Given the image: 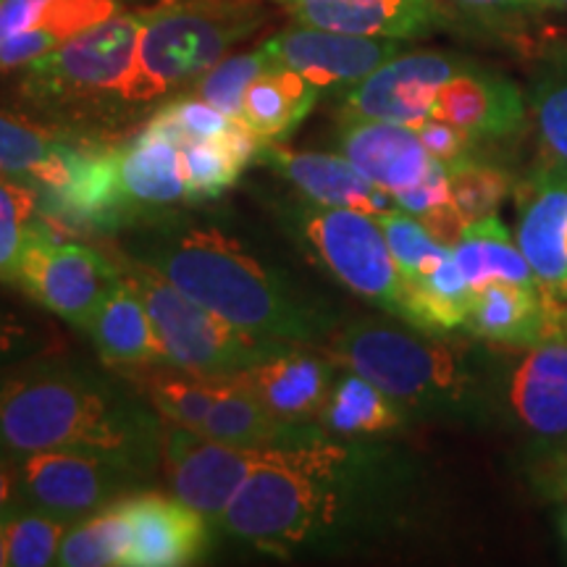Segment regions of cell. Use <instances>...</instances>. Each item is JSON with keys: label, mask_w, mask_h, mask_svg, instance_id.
I'll return each instance as SVG.
<instances>
[{"label": "cell", "mask_w": 567, "mask_h": 567, "mask_svg": "<svg viewBox=\"0 0 567 567\" xmlns=\"http://www.w3.org/2000/svg\"><path fill=\"white\" fill-rule=\"evenodd\" d=\"M373 452L337 442L318 423L295 444L266 446L221 526L274 555L329 549L375 515L389 471Z\"/></svg>", "instance_id": "6da1fadb"}, {"label": "cell", "mask_w": 567, "mask_h": 567, "mask_svg": "<svg viewBox=\"0 0 567 567\" xmlns=\"http://www.w3.org/2000/svg\"><path fill=\"white\" fill-rule=\"evenodd\" d=\"M130 226L113 252L153 268L189 300L239 329L302 347L326 344L334 334V318L323 302L221 226L184 216H155Z\"/></svg>", "instance_id": "7a4b0ae2"}, {"label": "cell", "mask_w": 567, "mask_h": 567, "mask_svg": "<svg viewBox=\"0 0 567 567\" xmlns=\"http://www.w3.org/2000/svg\"><path fill=\"white\" fill-rule=\"evenodd\" d=\"M161 442L163 417L132 381L38 358L0 371V450L11 457L80 450L151 476Z\"/></svg>", "instance_id": "3957f363"}, {"label": "cell", "mask_w": 567, "mask_h": 567, "mask_svg": "<svg viewBox=\"0 0 567 567\" xmlns=\"http://www.w3.org/2000/svg\"><path fill=\"white\" fill-rule=\"evenodd\" d=\"M326 352L339 368L384 389L405 415L484 423L494 410V363H484L467 344L415 326L350 323L331 334Z\"/></svg>", "instance_id": "277c9868"}, {"label": "cell", "mask_w": 567, "mask_h": 567, "mask_svg": "<svg viewBox=\"0 0 567 567\" xmlns=\"http://www.w3.org/2000/svg\"><path fill=\"white\" fill-rule=\"evenodd\" d=\"M268 21L264 0H161L140 34L124 113L140 116L193 87L237 42Z\"/></svg>", "instance_id": "5b68a950"}, {"label": "cell", "mask_w": 567, "mask_h": 567, "mask_svg": "<svg viewBox=\"0 0 567 567\" xmlns=\"http://www.w3.org/2000/svg\"><path fill=\"white\" fill-rule=\"evenodd\" d=\"M151 11L153 6L116 13L27 63L19 80L21 101L69 132L84 122H118L126 116L124 84Z\"/></svg>", "instance_id": "8992f818"}, {"label": "cell", "mask_w": 567, "mask_h": 567, "mask_svg": "<svg viewBox=\"0 0 567 567\" xmlns=\"http://www.w3.org/2000/svg\"><path fill=\"white\" fill-rule=\"evenodd\" d=\"M111 258L145 302L168 363L203 375H231L297 347L239 329L126 255L111 250Z\"/></svg>", "instance_id": "52a82bcc"}, {"label": "cell", "mask_w": 567, "mask_h": 567, "mask_svg": "<svg viewBox=\"0 0 567 567\" xmlns=\"http://www.w3.org/2000/svg\"><path fill=\"white\" fill-rule=\"evenodd\" d=\"M118 281L122 271L109 252L76 243L71 234L38 216L27 234L13 287L32 297L40 308L87 331L97 308Z\"/></svg>", "instance_id": "ba28073f"}, {"label": "cell", "mask_w": 567, "mask_h": 567, "mask_svg": "<svg viewBox=\"0 0 567 567\" xmlns=\"http://www.w3.org/2000/svg\"><path fill=\"white\" fill-rule=\"evenodd\" d=\"M292 221L305 245L342 287L405 323L400 271L373 216L308 200L295 210Z\"/></svg>", "instance_id": "9c48e42d"}, {"label": "cell", "mask_w": 567, "mask_h": 567, "mask_svg": "<svg viewBox=\"0 0 567 567\" xmlns=\"http://www.w3.org/2000/svg\"><path fill=\"white\" fill-rule=\"evenodd\" d=\"M140 478L134 467L95 452L48 450L19 460L21 502L69 526L122 499Z\"/></svg>", "instance_id": "30bf717a"}, {"label": "cell", "mask_w": 567, "mask_h": 567, "mask_svg": "<svg viewBox=\"0 0 567 567\" xmlns=\"http://www.w3.org/2000/svg\"><path fill=\"white\" fill-rule=\"evenodd\" d=\"M38 208L45 221L71 237L116 234L142 216L122 184L116 147L101 145L90 137L71 147L66 179L59 187L38 189Z\"/></svg>", "instance_id": "8fae6325"}, {"label": "cell", "mask_w": 567, "mask_h": 567, "mask_svg": "<svg viewBox=\"0 0 567 567\" xmlns=\"http://www.w3.org/2000/svg\"><path fill=\"white\" fill-rule=\"evenodd\" d=\"M494 363V410L542 439L567 436V331L530 347H505Z\"/></svg>", "instance_id": "7c38bea8"}, {"label": "cell", "mask_w": 567, "mask_h": 567, "mask_svg": "<svg viewBox=\"0 0 567 567\" xmlns=\"http://www.w3.org/2000/svg\"><path fill=\"white\" fill-rule=\"evenodd\" d=\"M473 66L471 61L450 53L417 51L394 55L365 80L339 90V116L344 118H375L415 126L431 118V105L436 92L452 76Z\"/></svg>", "instance_id": "4fadbf2b"}, {"label": "cell", "mask_w": 567, "mask_h": 567, "mask_svg": "<svg viewBox=\"0 0 567 567\" xmlns=\"http://www.w3.org/2000/svg\"><path fill=\"white\" fill-rule=\"evenodd\" d=\"M260 450L231 446L163 421L161 465L176 499L208 520H221L224 509L258 465Z\"/></svg>", "instance_id": "5bb4252c"}, {"label": "cell", "mask_w": 567, "mask_h": 567, "mask_svg": "<svg viewBox=\"0 0 567 567\" xmlns=\"http://www.w3.org/2000/svg\"><path fill=\"white\" fill-rule=\"evenodd\" d=\"M515 243L526 255L542 295L567 302V172L544 163L513 189Z\"/></svg>", "instance_id": "9a60e30c"}, {"label": "cell", "mask_w": 567, "mask_h": 567, "mask_svg": "<svg viewBox=\"0 0 567 567\" xmlns=\"http://www.w3.org/2000/svg\"><path fill=\"white\" fill-rule=\"evenodd\" d=\"M274 63L313 82L318 90H344L402 53V40L363 38L297 24L266 40Z\"/></svg>", "instance_id": "2e32d148"}, {"label": "cell", "mask_w": 567, "mask_h": 567, "mask_svg": "<svg viewBox=\"0 0 567 567\" xmlns=\"http://www.w3.org/2000/svg\"><path fill=\"white\" fill-rule=\"evenodd\" d=\"M126 0H0V74L24 69L101 21Z\"/></svg>", "instance_id": "e0dca14e"}, {"label": "cell", "mask_w": 567, "mask_h": 567, "mask_svg": "<svg viewBox=\"0 0 567 567\" xmlns=\"http://www.w3.org/2000/svg\"><path fill=\"white\" fill-rule=\"evenodd\" d=\"M130 523L132 567H179L200 563L208 551V517L166 494H132L118 499Z\"/></svg>", "instance_id": "ac0fdd59"}, {"label": "cell", "mask_w": 567, "mask_h": 567, "mask_svg": "<svg viewBox=\"0 0 567 567\" xmlns=\"http://www.w3.org/2000/svg\"><path fill=\"white\" fill-rule=\"evenodd\" d=\"M334 368L331 358L297 344L231 375L281 423L302 425L318 421L334 386Z\"/></svg>", "instance_id": "d6986e66"}, {"label": "cell", "mask_w": 567, "mask_h": 567, "mask_svg": "<svg viewBox=\"0 0 567 567\" xmlns=\"http://www.w3.org/2000/svg\"><path fill=\"white\" fill-rule=\"evenodd\" d=\"M287 11L305 27L389 40L429 38L450 24L439 0H302Z\"/></svg>", "instance_id": "ffe728a7"}, {"label": "cell", "mask_w": 567, "mask_h": 567, "mask_svg": "<svg viewBox=\"0 0 567 567\" xmlns=\"http://www.w3.org/2000/svg\"><path fill=\"white\" fill-rule=\"evenodd\" d=\"M258 161L300 189L310 203L360 210L373 218L396 208L394 197L368 182L344 155L292 151L276 142H264Z\"/></svg>", "instance_id": "44dd1931"}, {"label": "cell", "mask_w": 567, "mask_h": 567, "mask_svg": "<svg viewBox=\"0 0 567 567\" xmlns=\"http://www.w3.org/2000/svg\"><path fill=\"white\" fill-rule=\"evenodd\" d=\"M339 153L375 187L392 197L415 187L434 166L429 151L413 126L375 122V118H344L339 126Z\"/></svg>", "instance_id": "7402d4cb"}, {"label": "cell", "mask_w": 567, "mask_h": 567, "mask_svg": "<svg viewBox=\"0 0 567 567\" xmlns=\"http://www.w3.org/2000/svg\"><path fill=\"white\" fill-rule=\"evenodd\" d=\"M431 116L460 126L481 142H496L520 132L526 97L507 76L467 66L436 92Z\"/></svg>", "instance_id": "603a6c76"}, {"label": "cell", "mask_w": 567, "mask_h": 567, "mask_svg": "<svg viewBox=\"0 0 567 567\" xmlns=\"http://www.w3.org/2000/svg\"><path fill=\"white\" fill-rule=\"evenodd\" d=\"M87 334L97 347V354L105 365L118 371L163 363L161 339L155 334L151 313L130 281H118V287L105 297L95 318L87 326ZM168 363V360H166Z\"/></svg>", "instance_id": "cb8c5ba5"}, {"label": "cell", "mask_w": 567, "mask_h": 567, "mask_svg": "<svg viewBox=\"0 0 567 567\" xmlns=\"http://www.w3.org/2000/svg\"><path fill=\"white\" fill-rule=\"evenodd\" d=\"M84 140L48 122L0 111V174L17 176L34 189H51L66 179L71 147Z\"/></svg>", "instance_id": "d4e9b609"}, {"label": "cell", "mask_w": 567, "mask_h": 567, "mask_svg": "<svg viewBox=\"0 0 567 567\" xmlns=\"http://www.w3.org/2000/svg\"><path fill=\"white\" fill-rule=\"evenodd\" d=\"M116 161L126 195L140 210L189 200L182 147L174 140L142 124L130 142L116 147Z\"/></svg>", "instance_id": "484cf974"}, {"label": "cell", "mask_w": 567, "mask_h": 567, "mask_svg": "<svg viewBox=\"0 0 567 567\" xmlns=\"http://www.w3.org/2000/svg\"><path fill=\"white\" fill-rule=\"evenodd\" d=\"M316 423L289 425L274 417L234 375H224L213 408L205 415L200 434L231 446L266 450V446L295 444Z\"/></svg>", "instance_id": "4316f807"}, {"label": "cell", "mask_w": 567, "mask_h": 567, "mask_svg": "<svg viewBox=\"0 0 567 567\" xmlns=\"http://www.w3.org/2000/svg\"><path fill=\"white\" fill-rule=\"evenodd\" d=\"M321 95L323 92L302 74L274 63L247 87L239 122L255 137L276 142L292 134L305 122V116L316 109Z\"/></svg>", "instance_id": "83f0119b"}, {"label": "cell", "mask_w": 567, "mask_h": 567, "mask_svg": "<svg viewBox=\"0 0 567 567\" xmlns=\"http://www.w3.org/2000/svg\"><path fill=\"white\" fill-rule=\"evenodd\" d=\"M405 410L365 375L347 371L331 386L329 400L318 413L323 434L334 439H363L389 434L405 425Z\"/></svg>", "instance_id": "f1b7e54d"}, {"label": "cell", "mask_w": 567, "mask_h": 567, "mask_svg": "<svg viewBox=\"0 0 567 567\" xmlns=\"http://www.w3.org/2000/svg\"><path fill=\"white\" fill-rule=\"evenodd\" d=\"M126 379L145 394L155 413L163 421L184 425V429L200 431L205 415L213 408L224 375H203L174 363H153L132 368Z\"/></svg>", "instance_id": "f546056e"}, {"label": "cell", "mask_w": 567, "mask_h": 567, "mask_svg": "<svg viewBox=\"0 0 567 567\" xmlns=\"http://www.w3.org/2000/svg\"><path fill=\"white\" fill-rule=\"evenodd\" d=\"M182 147L189 203H210L229 193L252 161H258L264 140L255 137L243 122L221 140L187 142Z\"/></svg>", "instance_id": "4dcf8cb0"}, {"label": "cell", "mask_w": 567, "mask_h": 567, "mask_svg": "<svg viewBox=\"0 0 567 567\" xmlns=\"http://www.w3.org/2000/svg\"><path fill=\"white\" fill-rule=\"evenodd\" d=\"M452 252H455L460 271L473 289L486 287L492 281L538 287L526 255L520 252L513 234L496 218V213L467 224Z\"/></svg>", "instance_id": "1f68e13d"}, {"label": "cell", "mask_w": 567, "mask_h": 567, "mask_svg": "<svg viewBox=\"0 0 567 567\" xmlns=\"http://www.w3.org/2000/svg\"><path fill=\"white\" fill-rule=\"evenodd\" d=\"M130 557V523L118 499L101 513L69 526L59 549L63 567H109L126 565Z\"/></svg>", "instance_id": "d6a6232c"}, {"label": "cell", "mask_w": 567, "mask_h": 567, "mask_svg": "<svg viewBox=\"0 0 567 567\" xmlns=\"http://www.w3.org/2000/svg\"><path fill=\"white\" fill-rule=\"evenodd\" d=\"M530 109L549 161L567 172V48L549 55L536 71Z\"/></svg>", "instance_id": "836d02e7"}, {"label": "cell", "mask_w": 567, "mask_h": 567, "mask_svg": "<svg viewBox=\"0 0 567 567\" xmlns=\"http://www.w3.org/2000/svg\"><path fill=\"white\" fill-rule=\"evenodd\" d=\"M268 66H274V59L271 53H268L266 42H260V45L250 53L224 55L216 66L205 71L200 80L189 87V92L203 97V101L210 103L213 109L224 111L226 116L234 118V122H239V118H243V101L247 87H250Z\"/></svg>", "instance_id": "e575fe53"}, {"label": "cell", "mask_w": 567, "mask_h": 567, "mask_svg": "<svg viewBox=\"0 0 567 567\" xmlns=\"http://www.w3.org/2000/svg\"><path fill=\"white\" fill-rule=\"evenodd\" d=\"M6 523V547H9V565L13 567H45L59 565V549L66 536L69 523L59 517L40 513L24 502H19Z\"/></svg>", "instance_id": "d590c367"}, {"label": "cell", "mask_w": 567, "mask_h": 567, "mask_svg": "<svg viewBox=\"0 0 567 567\" xmlns=\"http://www.w3.org/2000/svg\"><path fill=\"white\" fill-rule=\"evenodd\" d=\"M234 124L237 122H234L231 116L213 109L210 103H205L203 97L193 95V92L161 103L145 122L147 130L174 140L176 145L221 140L234 130Z\"/></svg>", "instance_id": "8d00e7d4"}, {"label": "cell", "mask_w": 567, "mask_h": 567, "mask_svg": "<svg viewBox=\"0 0 567 567\" xmlns=\"http://www.w3.org/2000/svg\"><path fill=\"white\" fill-rule=\"evenodd\" d=\"M450 172V195L465 224L481 221L505 203V197L515 189L513 174L494 166L484 158L465 161Z\"/></svg>", "instance_id": "74e56055"}, {"label": "cell", "mask_w": 567, "mask_h": 567, "mask_svg": "<svg viewBox=\"0 0 567 567\" xmlns=\"http://www.w3.org/2000/svg\"><path fill=\"white\" fill-rule=\"evenodd\" d=\"M38 216V189L17 176L0 174V281H17L21 250Z\"/></svg>", "instance_id": "f35d334b"}, {"label": "cell", "mask_w": 567, "mask_h": 567, "mask_svg": "<svg viewBox=\"0 0 567 567\" xmlns=\"http://www.w3.org/2000/svg\"><path fill=\"white\" fill-rule=\"evenodd\" d=\"M415 132L431 158L444 163L446 168L481 158V140L467 134L465 130H460L455 124L442 122V118H425V122L415 126Z\"/></svg>", "instance_id": "ab89813d"}, {"label": "cell", "mask_w": 567, "mask_h": 567, "mask_svg": "<svg viewBox=\"0 0 567 567\" xmlns=\"http://www.w3.org/2000/svg\"><path fill=\"white\" fill-rule=\"evenodd\" d=\"M45 331L38 329L24 316L0 308V368H9L24 360L40 358L48 352Z\"/></svg>", "instance_id": "60d3db41"}, {"label": "cell", "mask_w": 567, "mask_h": 567, "mask_svg": "<svg viewBox=\"0 0 567 567\" xmlns=\"http://www.w3.org/2000/svg\"><path fill=\"white\" fill-rule=\"evenodd\" d=\"M452 195H450V172H446L444 163L434 161V166H431V172L423 176L421 182L415 184V187L405 189L402 195L394 197L396 208H402L410 216H423V213L439 208V205L450 203Z\"/></svg>", "instance_id": "b9f144b4"}, {"label": "cell", "mask_w": 567, "mask_h": 567, "mask_svg": "<svg viewBox=\"0 0 567 567\" xmlns=\"http://www.w3.org/2000/svg\"><path fill=\"white\" fill-rule=\"evenodd\" d=\"M19 502V460L0 450V517L9 515Z\"/></svg>", "instance_id": "7bdbcfd3"}, {"label": "cell", "mask_w": 567, "mask_h": 567, "mask_svg": "<svg viewBox=\"0 0 567 567\" xmlns=\"http://www.w3.org/2000/svg\"><path fill=\"white\" fill-rule=\"evenodd\" d=\"M455 3L476 11H509L528 9V6H544V0H455Z\"/></svg>", "instance_id": "ee69618b"}, {"label": "cell", "mask_w": 567, "mask_h": 567, "mask_svg": "<svg viewBox=\"0 0 567 567\" xmlns=\"http://www.w3.org/2000/svg\"><path fill=\"white\" fill-rule=\"evenodd\" d=\"M9 565V547H6V523L0 517V567Z\"/></svg>", "instance_id": "f6af8a7d"}, {"label": "cell", "mask_w": 567, "mask_h": 567, "mask_svg": "<svg viewBox=\"0 0 567 567\" xmlns=\"http://www.w3.org/2000/svg\"><path fill=\"white\" fill-rule=\"evenodd\" d=\"M555 499L563 502V509H559V528H563V536H565V544H567V492H563Z\"/></svg>", "instance_id": "bcb514c9"}, {"label": "cell", "mask_w": 567, "mask_h": 567, "mask_svg": "<svg viewBox=\"0 0 567 567\" xmlns=\"http://www.w3.org/2000/svg\"><path fill=\"white\" fill-rule=\"evenodd\" d=\"M549 465H567V436H565V442L555 450V455H551Z\"/></svg>", "instance_id": "7dc6e473"}, {"label": "cell", "mask_w": 567, "mask_h": 567, "mask_svg": "<svg viewBox=\"0 0 567 567\" xmlns=\"http://www.w3.org/2000/svg\"><path fill=\"white\" fill-rule=\"evenodd\" d=\"M544 9H563V11H567V0H544Z\"/></svg>", "instance_id": "c3c4849f"}, {"label": "cell", "mask_w": 567, "mask_h": 567, "mask_svg": "<svg viewBox=\"0 0 567 567\" xmlns=\"http://www.w3.org/2000/svg\"><path fill=\"white\" fill-rule=\"evenodd\" d=\"M274 3H279L281 9H292V6H297V3H302V0H274Z\"/></svg>", "instance_id": "681fc988"}]
</instances>
